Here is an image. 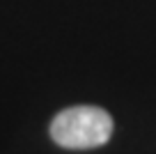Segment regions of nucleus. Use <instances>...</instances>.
Returning a JSON list of instances; mask_svg holds the SVG:
<instances>
[{"mask_svg":"<svg viewBox=\"0 0 156 154\" xmlns=\"http://www.w3.org/2000/svg\"><path fill=\"white\" fill-rule=\"evenodd\" d=\"M48 131L64 149H94L110 140L112 117L99 106H71L53 117Z\"/></svg>","mask_w":156,"mask_h":154,"instance_id":"1","label":"nucleus"}]
</instances>
